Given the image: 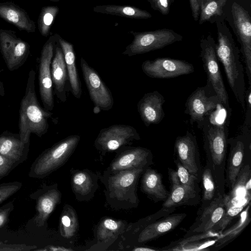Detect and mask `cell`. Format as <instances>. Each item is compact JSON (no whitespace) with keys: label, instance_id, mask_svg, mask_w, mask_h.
Masks as SVG:
<instances>
[{"label":"cell","instance_id":"6da1fadb","mask_svg":"<svg viewBox=\"0 0 251 251\" xmlns=\"http://www.w3.org/2000/svg\"><path fill=\"white\" fill-rule=\"evenodd\" d=\"M218 25L217 58L223 66L230 89L245 113V69L240 60V51L225 23H220Z\"/></svg>","mask_w":251,"mask_h":251},{"label":"cell","instance_id":"7a4b0ae2","mask_svg":"<svg viewBox=\"0 0 251 251\" xmlns=\"http://www.w3.org/2000/svg\"><path fill=\"white\" fill-rule=\"evenodd\" d=\"M209 117L201 129L206 158V165L211 172L220 194L225 196L228 122L219 123L210 120Z\"/></svg>","mask_w":251,"mask_h":251},{"label":"cell","instance_id":"3957f363","mask_svg":"<svg viewBox=\"0 0 251 251\" xmlns=\"http://www.w3.org/2000/svg\"><path fill=\"white\" fill-rule=\"evenodd\" d=\"M36 73L31 70L28 75L25 94L20 103L19 128L21 141L30 143L31 133L39 137L48 131V119L52 113L43 109L39 104L35 91Z\"/></svg>","mask_w":251,"mask_h":251},{"label":"cell","instance_id":"277c9868","mask_svg":"<svg viewBox=\"0 0 251 251\" xmlns=\"http://www.w3.org/2000/svg\"><path fill=\"white\" fill-rule=\"evenodd\" d=\"M216 43L209 36L201 41L200 56L207 76L206 86L218 98L222 108L226 112V119L231 116L229 97L221 74L216 51Z\"/></svg>","mask_w":251,"mask_h":251},{"label":"cell","instance_id":"5b68a950","mask_svg":"<svg viewBox=\"0 0 251 251\" xmlns=\"http://www.w3.org/2000/svg\"><path fill=\"white\" fill-rule=\"evenodd\" d=\"M80 138L78 134L69 136L45 150L31 164L28 176L43 178L59 168L74 152Z\"/></svg>","mask_w":251,"mask_h":251},{"label":"cell","instance_id":"8992f818","mask_svg":"<svg viewBox=\"0 0 251 251\" xmlns=\"http://www.w3.org/2000/svg\"><path fill=\"white\" fill-rule=\"evenodd\" d=\"M129 32L133 39L122 53L128 57L160 49L182 39L181 35L168 29L143 32L131 30Z\"/></svg>","mask_w":251,"mask_h":251},{"label":"cell","instance_id":"52a82bcc","mask_svg":"<svg viewBox=\"0 0 251 251\" xmlns=\"http://www.w3.org/2000/svg\"><path fill=\"white\" fill-rule=\"evenodd\" d=\"M229 151L225 171V185L230 191L237 176L244 166L246 155L251 154V126L243 125L240 132L234 137L228 138Z\"/></svg>","mask_w":251,"mask_h":251},{"label":"cell","instance_id":"ba28073f","mask_svg":"<svg viewBox=\"0 0 251 251\" xmlns=\"http://www.w3.org/2000/svg\"><path fill=\"white\" fill-rule=\"evenodd\" d=\"M221 106L216 96L204 86L198 87L187 98L184 113L189 116L190 124L201 129L207 118Z\"/></svg>","mask_w":251,"mask_h":251},{"label":"cell","instance_id":"9c48e42d","mask_svg":"<svg viewBox=\"0 0 251 251\" xmlns=\"http://www.w3.org/2000/svg\"><path fill=\"white\" fill-rule=\"evenodd\" d=\"M58 34L50 36L44 45L39 62L38 82L41 99L44 108L51 112L54 108L51 63L54 53Z\"/></svg>","mask_w":251,"mask_h":251},{"label":"cell","instance_id":"30bf717a","mask_svg":"<svg viewBox=\"0 0 251 251\" xmlns=\"http://www.w3.org/2000/svg\"><path fill=\"white\" fill-rule=\"evenodd\" d=\"M140 139V134L134 127L116 124L102 128L95 140L94 145L97 149L104 153L119 150Z\"/></svg>","mask_w":251,"mask_h":251},{"label":"cell","instance_id":"8fae6325","mask_svg":"<svg viewBox=\"0 0 251 251\" xmlns=\"http://www.w3.org/2000/svg\"><path fill=\"white\" fill-rule=\"evenodd\" d=\"M83 77L95 108L108 111L113 108L114 99L109 88L98 72L81 57L80 61Z\"/></svg>","mask_w":251,"mask_h":251},{"label":"cell","instance_id":"7c38bea8","mask_svg":"<svg viewBox=\"0 0 251 251\" xmlns=\"http://www.w3.org/2000/svg\"><path fill=\"white\" fill-rule=\"evenodd\" d=\"M0 50L7 68L13 71L26 61L30 53V45L18 37L14 31L0 29Z\"/></svg>","mask_w":251,"mask_h":251},{"label":"cell","instance_id":"4fadbf2b","mask_svg":"<svg viewBox=\"0 0 251 251\" xmlns=\"http://www.w3.org/2000/svg\"><path fill=\"white\" fill-rule=\"evenodd\" d=\"M143 73L153 78H171L188 75L194 72L193 65L185 60L168 57L147 60L141 65Z\"/></svg>","mask_w":251,"mask_h":251},{"label":"cell","instance_id":"5bb4252c","mask_svg":"<svg viewBox=\"0 0 251 251\" xmlns=\"http://www.w3.org/2000/svg\"><path fill=\"white\" fill-rule=\"evenodd\" d=\"M232 14L238 40L240 44L249 85H251V19L248 12L236 2L232 5Z\"/></svg>","mask_w":251,"mask_h":251},{"label":"cell","instance_id":"9a60e30c","mask_svg":"<svg viewBox=\"0 0 251 251\" xmlns=\"http://www.w3.org/2000/svg\"><path fill=\"white\" fill-rule=\"evenodd\" d=\"M174 156L191 174L201 179L202 168L196 136L189 131L175 140Z\"/></svg>","mask_w":251,"mask_h":251},{"label":"cell","instance_id":"2e32d148","mask_svg":"<svg viewBox=\"0 0 251 251\" xmlns=\"http://www.w3.org/2000/svg\"><path fill=\"white\" fill-rule=\"evenodd\" d=\"M120 149L109 167L112 173L136 169H146L153 163L152 153L148 149L124 146Z\"/></svg>","mask_w":251,"mask_h":251},{"label":"cell","instance_id":"e0dca14e","mask_svg":"<svg viewBox=\"0 0 251 251\" xmlns=\"http://www.w3.org/2000/svg\"><path fill=\"white\" fill-rule=\"evenodd\" d=\"M60 197V193L55 185L45 184L29 195V198L36 201V214L32 220L37 226L40 227L44 225Z\"/></svg>","mask_w":251,"mask_h":251},{"label":"cell","instance_id":"ac0fdd59","mask_svg":"<svg viewBox=\"0 0 251 251\" xmlns=\"http://www.w3.org/2000/svg\"><path fill=\"white\" fill-rule=\"evenodd\" d=\"M145 170L136 169L112 173L113 175L110 177L108 181L109 196L113 199L124 200L127 199V195L129 194L136 202V183L140 175Z\"/></svg>","mask_w":251,"mask_h":251},{"label":"cell","instance_id":"d6986e66","mask_svg":"<svg viewBox=\"0 0 251 251\" xmlns=\"http://www.w3.org/2000/svg\"><path fill=\"white\" fill-rule=\"evenodd\" d=\"M169 178L171 190L162 207L176 208L182 205L196 206L200 202V192L180 185L177 179L176 171L168 168Z\"/></svg>","mask_w":251,"mask_h":251},{"label":"cell","instance_id":"ffe728a7","mask_svg":"<svg viewBox=\"0 0 251 251\" xmlns=\"http://www.w3.org/2000/svg\"><path fill=\"white\" fill-rule=\"evenodd\" d=\"M164 96L157 91L145 93L137 103V110L146 127L159 124L165 117Z\"/></svg>","mask_w":251,"mask_h":251},{"label":"cell","instance_id":"44dd1931","mask_svg":"<svg viewBox=\"0 0 251 251\" xmlns=\"http://www.w3.org/2000/svg\"><path fill=\"white\" fill-rule=\"evenodd\" d=\"M225 195L215 200L197 217L185 237L205 233L213 229L220 221L226 210Z\"/></svg>","mask_w":251,"mask_h":251},{"label":"cell","instance_id":"7402d4cb","mask_svg":"<svg viewBox=\"0 0 251 251\" xmlns=\"http://www.w3.org/2000/svg\"><path fill=\"white\" fill-rule=\"evenodd\" d=\"M186 216L184 213H175L158 219L139 232L137 237L138 242L142 243L150 241L172 231L182 222Z\"/></svg>","mask_w":251,"mask_h":251},{"label":"cell","instance_id":"603a6c76","mask_svg":"<svg viewBox=\"0 0 251 251\" xmlns=\"http://www.w3.org/2000/svg\"><path fill=\"white\" fill-rule=\"evenodd\" d=\"M51 74L54 93L58 99L64 103L67 100L68 77L63 53L58 43V37L51 63Z\"/></svg>","mask_w":251,"mask_h":251},{"label":"cell","instance_id":"cb8c5ba5","mask_svg":"<svg viewBox=\"0 0 251 251\" xmlns=\"http://www.w3.org/2000/svg\"><path fill=\"white\" fill-rule=\"evenodd\" d=\"M30 143H24L20 134L3 131L0 134V154L12 160L17 165L27 157Z\"/></svg>","mask_w":251,"mask_h":251},{"label":"cell","instance_id":"d4e9b609","mask_svg":"<svg viewBox=\"0 0 251 251\" xmlns=\"http://www.w3.org/2000/svg\"><path fill=\"white\" fill-rule=\"evenodd\" d=\"M0 17L20 30L27 33L35 32L34 21L24 9L13 2H0Z\"/></svg>","mask_w":251,"mask_h":251},{"label":"cell","instance_id":"484cf974","mask_svg":"<svg viewBox=\"0 0 251 251\" xmlns=\"http://www.w3.org/2000/svg\"><path fill=\"white\" fill-rule=\"evenodd\" d=\"M58 41L63 53L71 92L75 98L80 99L82 87L76 66L74 46L59 35H58Z\"/></svg>","mask_w":251,"mask_h":251},{"label":"cell","instance_id":"4316f807","mask_svg":"<svg viewBox=\"0 0 251 251\" xmlns=\"http://www.w3.org/2000/svg\"><path fill=\"white\" fill-rule=\"evenodd\" d=\"M144 171L141 181L142 191L155 202L165 201L169 192L163 184L162 176L149 167Z\"/></svg>","mask_w":251,"mask_h":251},{"label":"cell","instance_id":"83f0119b","mask_svg":"<svg viewBox=\"0 0 251 251\" xmlns=\"http://www.w3.org/2000/svg\"><path fill=\"white\" fill-rule=\"evenodd\" d=\"M201 182L202 184V195L201 197L200 206L197 211L199 216L213 202L221 196L217 185L209 168L205 165L202 168Z\"/></svg>","mask_w":251,"mask_h":251},{"label":"cell","instance_id":"f1b7e54d","mask_svg":"<svg viewBox=\"0 0 251 251\" xmlns=\"http://www.w3.org/2000/svg\"><path fill=\"white\" fill-rule=\"evenodd\" d=\"M93 10L96 13L117 16L130 19H146L151 15L146 10L129 5L106 4L97 5Z\"/></svg>","mask_w":251,"mask_h":251},{"label":"cell","instance_id":"f546056e","mask_svg":"<svg viewBox=\"0 0 251 251\" xmlns=\"http://www.w3.org/2000/svg\"><path fill=\"white\" fill-rule=\"evenodd\" d=\"M250 208V203L240 212L238 220L233 226L219 234L216 238L215 248H220L226 245L241 233L251 221Z\"/></svg>","mask_w":251,"mask_h":251},{"label":"cell","instance_id":"4dcf8cb0","mask_svg":"<svg viewBox=\"0 0 251 251\" xmlns=\"http://www.w3.org/2000/svg\"><path fill=\"white\" fill-rule=\"evenodd\" d=\"M59 12L57 6H46L42 8L38 19V28L41 34L48 37L54 20Z\"/></svg>","mask_w":251,"mask_h":251},{"label":"cell","instance_id":"1f68e13d","mask_svg":"<svg viewBox=\"0 0 251 251\" xmlns=\"http://www.w3.org/2000/svg\"><path fill=\"white\" fill-rule=\"evenodd\" d=\"M226 0H201L199 24H203L213 16L221 15Z\"/></svg>","mask_w":251,"mask_h":251},{"label":"cell","instance_id":"d6a6232c","mask_svg":"<svg viewBox=\"0 0 251 251\" xmlns=\"http://www.w3.org/2000/svg\"><path fill=\"white\" fill-rule=\"evenodd\" d=\"M72 188L75 193L81 196L88 195L92 191L93 182L88 173L79 172L72 177Z\"/></svg>","mask_w":251,"mask_h":251},{"label":"cell","instance_id":"836d02e7","mask_svg":"<svg viewBox=\"0 0 251 251\" xmlns=\"http://www.w3.org/2000/svg\"><path fill=\"white\" fill-rule=\"evenodd\" d=\"M176 167V174L179 183L184 186L191 188L200 192L199 184L201 179L196 176L191 174L176 159H174Z\"/></svg>","mask_w":251,"mask_h":251},{"label":"cell","instance_id":"e575fe53","mask_svg":"<svg viewBox=\"0 0 251 251\" xmlns=\"http://www.w3.org/2000/svg\"><path fill=\"white\" fill-rule=\"evenodd\" d=\"M250 203H242L226 207V210L222 218L212 230L220 234L225 230L231 221L238 215Z\"/></svg>","mask_w":251,"mask_h":251},{"label":"cell","instance_id":"d590c367","mask_svg":"<svg viewBox=\"0 0 251 251\" xmlns=\"http://www.w3.org/2000/svg\"><path fill=\"white\" fill-rule=\"evenodd\" d=\"M196 240L174 246L167 249L166 251H209V248L212 246H214L216 241V238L214 240Z\"/></svg>","mask_w":251,"mask_h":251},{"label":"cell","instance_id":"8d00e7d4","mask_svg":"<svg viewBox=\"0 0 251 251\" xmlns=\"http://www.w3.org/2000/svg\"><path fill=\"white\" fill-rule=\"evenodd\" d=\"M76 220L73 212H65L61 218V231L66 237H71L76 230Z\"/></svg>","mask_w":251,"mask_h":251},{"label":"cell","instance_id":"74e56055","mask_svg":"<svg viewBox=\"0 0 251 251\" xmlns=\"http://www.w3.org/2000/svg\"><path fill=\"white\" fill-rule=\"evenodd\" d=\"M120 224L116 221L107 218L103 220L98 231L99 239L104 240L108 238L112 235L119 231Z\"/></svg>","mask_w":251,"mask_h":251},{"label":"cell","instance_id":"f35d334b","mask_svg":"<svg viewBox=\"0 0 251 251\" xmlns=\"http://www.w3.org/2000/svg\"><path fill=\"white\" fill-rule=\"evenodd\" d=\"M22 186V183L17 181L0 183V203L17 193Z\"/></svg>","mask_w":251,"mask_h":251},{"label":"cell","instance_id":"ab89813d","mask_svg":"<svg viewBox=\"0 0 251 251\" xmlns=\"http://www.w3.org/2000/svg\"><path fill=\"white\" fill-rule=\"evenodd\" d=\"M16 167L12 160L0 154V179L8 175Z\"/></svg>","mask_w":251,"mask_h":251},{"label":"cell","instance_id":"60d3db41","mask_svg":"<svg viewBox=\"0 0 251 251\" xmlns=\"http://www.w3.org/2000/svg\"><path fill=\"white\" fill-rule=\"evenodd\" d=\"M154 10L158 11L163 15H167L170 11V5L173 0H147Z\"/></svg>","mask_w":251,"mask_h":251},{"label":"cell","instance_id":"b9f144b4","mask_svg":"<svg viewBox=\"0 0 251 251\" xmlns=\"http://www.w3.org/2000/svg\"><path fill=\"white\" fill-rule=\"evenodd\" d=\"M14 207L12 201H10L0 207V228L5 226L8 223L10 214Z\"/></svg>","mask_w":251,"mask_h":251},{"label":"cell","instance_id":"7bdbcfd3","mask_svg":"<svg viewBox=\"0 0 251 251\" xmlns=\"http://www.w3.org/2000/svg\"><path fill=\"white\" fill-rule=\"evenodd\" d=\"M201 0H189L192 16L195 21H198L200 13Z\"/></svg>","mask_w":251,"mask_h":251},{"label":"cell","instance_id":"ee69618b","mask_svg":"<svg viewBox=\"0 0 251 251\" xmlns=\"http://www.w3.org/2000/svg\"><path fill=\"white\" fill-rule=\"evenodd\" d=\"M134 251H160L159 249H157V248L150 247H138L134 249H133Z\"/></svg>","mask_w":251,"mask_h":251},{"label":"cell","instance_id":"f6af8a7d","mask_svg":"<svg viewBox=\"0 0 251 251\" xmlns=\"http://www.w3.org/2000/svg\"><path fill=\"white\" fill-rule=\"evenodd\" d=\"M0 96L3 97L5 96V90L3 83L0 81Z\"/></svg>","mask_w":251,"mask_h":251},{"label":"cell","instance_id":"bcb514c9","mask_svg":"<svg viewBox=\"0 0 251 251\" xmlns=\"http://www.w3.org/2000/svg\"><path fill=\"white\" fill-rule=\"evenodd\" d=\"M50 1H53V2H57L59 1L60 0H50Z\"/></svg>","mask_w":251,"mask_h":251}]
</instances>
